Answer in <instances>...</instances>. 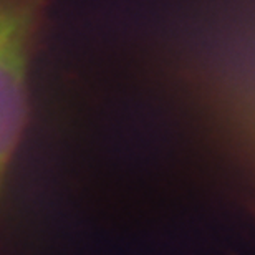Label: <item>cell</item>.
Wrapping results in <instances>:
<instances>
[{"instance_id": "6da1fadb", "label": "cell", "mask_w": 255, "mask_h": 255, "mask_svg": "<svg viewBox=\"0 0 255 255\" xmlns=\"http://www.w3.org/2000/svg\"><path fill=\"white\" fill-rule=\"evenodd\" d=\"M189 73L214 121L255 174V0H229L202 25Z\"/></svg>"}, {"instance_id": "7a4b0ae2", "label": "cell", "mask_w": 255, "mask_h": 255, "mask_svg": "<svg viewBox=\"0 0 255 255\" xmlns=\"http://www.w3.org/2000/svg\"><path fill=\"white\" fill-rule=\"evenodd\" d=\"M55 0H0V197L32 115V75Z\"/></svg>"}]
</instances>
